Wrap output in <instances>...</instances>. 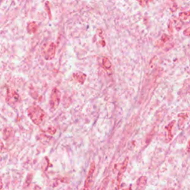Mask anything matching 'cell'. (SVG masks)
Segmentation results:
<instances>
[{"mask_svg":"<svg viewBox=\"0 0 190 190\" xmlns=\"http://www.w3.org/2000/svg\"><path fill=\"white\" fill-rule=\"evenodd\" d=\"M28 115L34 124L39 126L45 117V112L37 105H33L28 108Z\"/></svg>","mask_w":190,"mask_h":190,"instance_id":"obj_1","label":"cell"},{"mask_svg":"<svg viewBox=\"0 0 190 190\" xmlns=\"http://www.w3.org/2000/svg\"><path fill=\"white\" fill-rule=\"evenodd\" d=\"M60 91L57 88H54L52 90L50 97V108L52 111L57 109L59 106V103H60Z\"/></svg>","mask_w":190,"mask_h":190,"instance_id":"obj_2","label":"cell"},{"mask_svg":"<svg viewBox=\"0 0 190 190\" xmlns=\"http://www.w3.org/2000/svg\"><path fill=\"white\" fill-rule=\"evenodd\" d=\"M5 100H6V103L9 106H15L19 102L20 98H19V95L15 91H10V90H8Z\"/></svg>","mask_w":190,"mask_h":190,"instance_id":"obj_3","label":"cell"},{"mask_svg":"<svg viewBox=\"0 0 190 190\" xmlns=\"http://www.w3.org/2000/svg\"><path fill=\"white\" fill-rule=\"evenodd\" d=\"M56 45L54 42H51L46 49L43 51V57L47 60H51L55 57L56 54Z\"/></svg>","mask_w":190,"mask_h":190,"instance_id":"obj_4","label":"cell"},{"mask_svg":"<svg viewBox=\"0 0 190 190\" xmlns=\"http://www.w3.org/2000/svg\"><path fill=\"white\" fill-rule=\"evenodd\" d=\"M95 171V163H91V166H90V169L89 171H88V176H87V178L86 180V182H85V188H88L91 183L92 182V179H93L94 177V172Z\"/></svg>","mask_w":190,"mask_h":190,"instance_id":"obj_5","label":"cell"},{"mask_svg":"<svg viewBox=\"0 0 190 190\" xmlns=\"http://www.w3.org/2000/svg\"><path fill=\"white\" fill-rule=\"evenodd\" d=\"M175 123V120H172L166 126V130L167 131V135H166V142H169V141L172 140L173 135L172 134V128Z\"/></svg>","mask_w":190,"mask_h":190,"instance_id":"obj_6","label":"cell"},{"mask_svg":"<svg viewBox=\"0 0 190 190\" xmlns=\"http://www.w3.org/2000/svg\"><path fill=\"white\" fill-rule=\"evenodd\" d=\"M73 77L77 82L79 83L80 84H83L85 80H86V75H85V74L82 73V72H77V73L74 74Z\"/></svg>","mask_w":190,"mask_h":190,"instance_id":"obj_7","label":"cell"},{"mask_svg":"<svg viewBox=\"0 0 190 190\" xmlns=\"http://www.w3.org/2000/svg\"><path fill=\"white\" fill-rule=\"evenodd\" d=\"M128 159L126 158L120 166V170H119V174H118V182L120 181L121 178H122V177H123V175L124 172L126 171V169L128 165Z\"/></svg>","mask_w":190,"mask_h":190,"instance_id":"obj_8","label":"cell"},{"mask_svg":"<svg viewBox=\"0 0 190 190\" xmlns=\"http://www.w3.org/2000/svg\"><path fill=\"white\" fill-rule=\"evenodd\" d=\"M146 178L145 176L140 177V178L137 180V189L138 190H143L144 189L145 186L146 184Z\"/></svg>","mask_w":190,"mask_h":190,"instance_id":"obj_9","label":"cell"},{"mask_svg":"<svg viewBox=\"0 0 190 190\" xmlns=\"http://www.w3.org/2000/svg\"><path fill=\"white\" fill-rule=\"evenodd\" d=\"M38 28V26L37 23L31 22H29L28 25H27V30L29 34H34L37 32Z\"/></svg>","mask_w":190,"mask_h":190,"instance_id":"obj_10","label":"cell"},{"mask_svg":"<svg viewBox=\"0 0 190 190\" xmlns=\"http://www.w3.org/2000/svg\"><path fill=\"white\" fill-rule=\"evenodd\" d=\"M102 66L106 70H110L111 68V63L109 59L106 57L102 58Z\"/></svg>","mask_w":190,"mask_h":190,"instance_id":"obj_11","label":"cell"},{"mask_svg":"<svg viewBox=\"0 0 190 190\" xmlns=\"http://www.w3.org/2000/svg\"><path fill=\"white\" fill-rule=\"evenodd\" d=\"M12 135V129L10 128H5L3 131V138L8 140Z\"/></svg>","mask_w":190,"mask_h":190,"instance_id":"obj_12","label":"cell"},{"mask_svg":"<svg viewBox=\"0 0 190 190\" xmlns=\"http://www.w3.org/2000/svg\"><path fill=\"white\" fill-rule=\"evenodd\" d=\"M189 17H190V10H189V11L180 13V14H179V18H180V19H182V20H186V19Z\"/></svg>","mask_w":190,"mask_h":190,"instance_id":"obj_13","label":"cell"},{"mask_svg":"<svg viewBox=\"0 0 190 190\" xmlns=\"http://www.w3.org/2000/svg\"><path fill=\"white\" fill-rule=\"evenodd\" d=\"M169 39V37L168 35H166V34H164V35L162 36L161 39H160V41L158 42H162V45L164 44V43H165L166 41H168Z\"/></svg>","mask_w":190,"mask_h":190,"instance_id":"obj_14","label":"cell"},{"mask_svg":"<svg viewBox=\"0 0 190 190\" xmlns=\"http://www.w3.org/2000/svg\"><path fill=\"white\" fill-rule=\"evenodd\" d=\"M184 35H185V36H186V37H190V26L189 27V28H186L185 30H184Z\"/></svg>","mask_w":190,"mask_h":190,"instance_id":"obj_15","label":"cell"},{"mask_svg":"<svg viewBox=\"0 0 190 190\" xmlns=\"http://www.w3.org/2000/svg\"><path fill=\"white\" fill-rule=\"evenodd\" d=\"M47 131H48V132L50 133L51 135H54V134L56 133V128L54 127H50Z\"/></svg>","mask_w":190,"mask_h":190,"instance_id":"obj_16","label":"cell"},{"mask_svg":"<svg viewBox=\"0 0 190 190\" xmlns=\"http://www.w3.org/2000/svg\"><path fill=\"white\" fill-rule=\"evenodd\" d=\"M186 151H187L188 152H190V140L189 141V143H188L187 147H186Z\"/></svg>","mask_w":190,"mask_h":190,"instance_id":"obj_17","label":"cell"},{"mask_svg":"<svg viewBox=\"0 0 190 190\" xmlns=\"http://www.w3.org/2000/svg\"><path fill=\"white\" fill-rule=\"evenodd\" d=\"M163 190H175L172 188H166V189H164Z\"/></svg>","mask_w":190,"mask_h":190,"instance_id":"obj_18","label":"cell"}]
</instances>
